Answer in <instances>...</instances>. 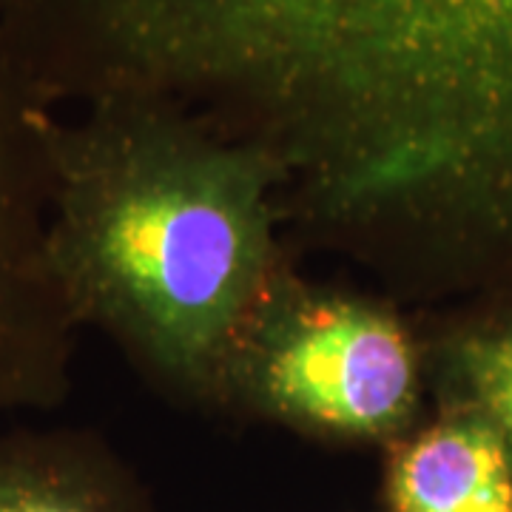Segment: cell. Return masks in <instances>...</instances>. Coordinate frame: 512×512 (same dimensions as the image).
<instances>
[{
  "label": "cell",
  "instance_id": "cell-6",
  "mask_svg": "<svg viewBox=\"0 0 512 512\" xmlns=\"http://www.w3.org/2000/svg\"><path fill=\"white\" fill-rule=\"evenodd\" d=\"M424 348L436 404L487 421L512 467V308L444 330Z\"/></svg>",
  "mask_w": 512,
  "mask_h": 512
},
{
  "label": "cell",
  "instance_id": "cell-3",
  "mask_svg": "<svg viewBox=\"0 0 512 512\" xmlns=\"http://www.w3.org/2000/svg\"><path fill=\"white\" fill-rule=\"evenodd\" d=\"M46 109L0 18V419L72 390L77 322L49 262Z\"/></svg>",
  "mask_w": 512,
  "mask_h": 512
},
{
  "label": "cell",
  "instance_id": "cell-1",
  "mask_svg": "<svg viewBox=\"0 0 512 512\" xmlns=\"http://www.w3.org/2000/svg\"><path fill=\"white\" fill-rule=\"evenodd\" d=\"M43 146L49 262L77 328L174 404L220 410L242 333L293 265L274 163L148 100L49 111Z\"/></svg>",
  "mask_w": 512,
  "mask_h": 512
},
{
  "label": "cell",
  "instance_id": "cell-5",
  "mask_svg": "<svg viewBox=\"0 0 512 512\" xmlns=\"http://www.w3.org/2000/svg\"><path fill=\"white\" fill-rule=\"evenodd\" d=\"M0 512H148V504L103 436L15 427L0 433Z\"/></svg>",
  "mask_w": 512,
  "mask_h": 512
},
{
  "label": "cell",
  "instance_id": "cell-4",
  "mask_svg": "<svg viewBox=\"0 0 512 512\" xmlns=\"http://www.w3.org/2000/svg\"><path fill=\"white\" fill-rule=\"evenodd\" d=\"M387 512H512V467L490 424L436 404L387 447Z\"/></svg>",
  "mask_w": 512,
  "mask_h": 512
},
{
  "label": "cell",
  "instance_id": "cell-2",
  "mask_svg": "<svg viewBox=\"0 0 512 512\" xmlns=\"http://www.w3.org/2000/svg\"><path fill=\"white\" fill-rule=\"evenodd\" d=\"M424 339L387 296L319 285L288 265L222 379L220 410L336 444H382L424 421Z\"/></svg>",
  "mask_w": 512,
  "mask_h": 512
}]
</instances>
